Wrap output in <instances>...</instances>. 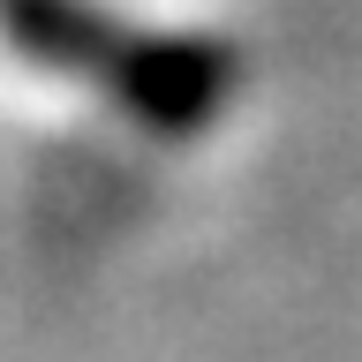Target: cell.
Listing matches in <instances>:
<instances>
[{"label":"cell","mask_w":362,"mask_h":362,"mask_svg":"<svg viewBox=\"0 0 362 362\" xmlns=\"http://www.w3.org/2000/svg\"><path fill=\"white\" fill-rule=\"evenodd\" d=\"M0 30L23 61L106 90L166 136L204 129L219 113V98L234 90V53L219 38L144 30L98 0H0Z\"/></svg>","instance_id":"1"}]
</instances>
